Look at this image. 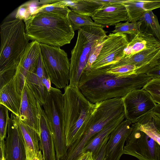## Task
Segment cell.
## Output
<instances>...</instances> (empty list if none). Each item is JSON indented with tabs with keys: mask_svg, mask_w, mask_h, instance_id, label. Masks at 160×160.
Masks as SVG:
<instances>
[{
	"mask_svg": "<svg viewBox=\"0 0 160 160\" xmlns=\"http://www.w3.org/2000/svg\"><path fill=\"white\" fill-rule=\"evenodd\" d=\"M160 48L146 49L124 57L116 63L105 68L106 69L125 65H133L136 68V74H146L149 70L158 65L153 61V59Z\"/></svg>",
	"mask_w": 160,
	"mask_h": 160,
	"instance_id": "obj_16",
	"label": "cell"
},
{
	"mask_svg": "<svg viewBox=\"0 0 160 160\" xmlns=\"http://www.w3.org/2000/svg\"><path fill=\"white\" fill-rule=\"evenodd\" d=\"M103 28L94 26L82 27L78 30L76 44L71 52L69 85L78 87L81 75L94 47L108 36Z\"/></svg>",
	"mask_w": 160,
	"mask_h": 160,
	"instance_id": "obj_5",
	"label": "cell"
},
{
	"mask_svg": "<svg viewBox=\"0 0 160 160\" xmlns=\"http://www.w3.org/2000/svg\"><path fill=\"white\" fill-rule=\"evenodd\" d=\"M158 67H160V61H159V65Z\"/></svg>",
	"mask_w": 160,
	"mask_h": 160,
	"instance_id": "obj_43",
	"label": "cell"
},
{
	"mask_svg": "<svg viewBox=\"0 0 160 160\" xmlns=\"http://www.w3.org/2000/svg\"><path fill=\"white\" fill-rule=\"evenodd\" d=\"M63 2L72 11L91 17L103 6L112 3L111 0H63Z\"/></svg>",
	"mask_w": 160,
	"mask_h": 160,
	"instance_id": "obj_23",
	"label": "cell"
},
{
	"mask_svg": "<svg viewBox=\"0 0 160 160\" xmlns=\"http://www.w3.org/2000/svg\"><path fill=\"white\" fill-rule=\"evenodd\" d=\"M40 52L39 43L36 41L29 42L21 57L17 70L24 80L29 73L36 69Z\"/></svg>",
	"mask_w": 160,
	"mask_h": 160,
	"instance_id": "obj_19",
	"label": "cell"
},
{
	"mask_svg": "<svg viewBox=\"0 0 160 160\" xmlns=\"http://www.w3.org/2000/svg\"><path fill=\"white\" fill-rule=\"evenodd\" d=\"M160 48V42L153 35L140 31L133 36L124 51V57L145 50Z\"/></svg>",
	"mask_w": 160,
	"mask_h": 160,
	"instance_id": "obj_21",
	"label": "cell"
},
{
	"mask_svg": "<svg viewBox=\"0 0 160 160\" xmlns=\"http://www.w3.org/2000/svg\"><path fill=\"white\" fill-rule=\"evenodd\" d=\"M132 123L125 119L110 135L104 160H120L124 154V144L132 130Z\"/></svg>",
	"mask_w": 160,
	"mask_h": 160,
	"instance_id": "obj_14",
	"label": "cell"
},
{
	"mask_svg": "<svg viewBox=\"0 0 160 160\" xmlns=\"http://www.w3.org/2000/svg\"><path fill=\"white\" fill-rule=\"evenodd\" d=\"M68 18L74 31L78 30L82 27L88 26H97L104 28L102 25L95 23L90 17L78 14L72 10L69 12Z\"/></svg>",
	"mask_w": 160,
	"mask_h": 160,
	"instance_id": "obj_28",
	"label": "cell"
},
{
	"mask_svg": "<svg viewBox=\"0 0 160 160\" xmlns=\"http://www.w3.org/2000/svg\"><path fill=\"white\" fill-rule=\"evenodd\" d=\"M129 22L138 21L146 12L160 8V0H123Z\"/></svg>",
	"mask_w": 160,
	"mask_h": 160,
	"instance_id": "obj_20",
	"label": "cell"
},
{
	"mask_svg": "<svg viewBox=\"0 0 160 160\" xmlns=\"http://www.w3.org/2000/svg\"><path fill=\"white\" fill-rule=\"evenodd\" d=\"M132 125V130L124 147V154L134 156L139 160H157L159 144L140 129L136 122Z\"/></svg>",
	"mask_w": 160,
	"mask_h": 160,
	"instance_id": "obj_8",
	"label": "cell"
},
{
	"mask_svg": "<svg viewBox=\"0 0 160 160\" xmlns=\"http://www.w3.org/2000/svg\"><path fill=\"white\" fill-rule=\"evenodd\" d=\"M104 40L98 43L94 47L91 52L84 70H89L91 69L92 64L95 61L98 56Z\"/></svg>",
	"mask_w": 160,
	"mask_h": 160,
	"instance_id": "obj_34",
	"label": "cell"
},
{
	"mask_svg": "<svg viewBox=\"0 0 160 160\" xmlns=\"http://www.w3.org/2000/svg\"><path fill=\"white\" fill-rule=\"evenodd\" d=\"M77 160H94L92 153L89 151L83 152Z\"/></svg>",
	"mask_w": 160,
	"mask_h": 160,
	"instance_id": "obj_38",
	"label": "cell"
},
{
	"mask_svg": "<svg viewBox=\"0 0 160 160\" xmlns=\"http://www.w3.org/2000/svg\"><path fill=\"white\" fill-rule=\"evenodd\" d=\"M152 78L147 74L120 77L108 73L104 68L84 70L78 88L91 103L122 98L130 92L142 88Z\"/></svg>",
	"mask_w": 160,
	"mask_h": 160,
	"instance_id": "obj_1",
	"label": "cell"
},
{
	"mask_svg": "<svg viewBox=\"0 0 160 160\" xmlns=\"http://www.w3.org/2000/svg\"><path fill=\"white\" fill-rule=\"evenodd\" d=\"M19 118L23 123L35 130L39 136V121L36 100L25 82Z\"/></svg>",
	"mask_w": 160,
	"mask_h": 160,
	"instance_id": "obj_15",
	"label": "cell"
},
{
	"mask_svg": "<svg viewBox=\"0 0 160 160\" xmlns=\"http://www.w3.org/2000/svg\"><path fill=\"white\" fill-rule=\"evenodd\" d=\"M43 63L51 82L58 89L69 83L70 62L67 53L60 47L40 43Z\"/></svg>",
	"mask_w": 160,
	"mask_h": 160,
	"instance_id": "obj_7",
	"label": "cell"
},
{
	"mask_svg": "<svg viewBox=\"0 0 160 160\" xmlns=\"http://www.w3.org/2000/svg\"><path fill=\"white\" fill-rule=\"evenodd\" d=\"M91 18L95 23L104 27L128 19L127 10L122 3L103 5Z\"/></svg>",
	"mask_w": 160,
	"mask_h": 160,
	"instance_id": "obj_17",
	"label": "cell"
},
{
	"mask_svg": "<svg viewBox=\"0 0 160 160\" xmlns=\"http://www.w3.org/2000/svg\"><path fill=\"white\" fill-rule=\"evenodd\" d=\"M24 82V78L17 71L12 78L0 89V104L18 117Z\"/></svg>",
	"mask_w": 160,
	"mask_h": 160,
	"instance_id": "obj_13",
	"label": "cell"
},
{
	"mask_svg": "<svg viewBox=\"0 0 160 160\" xmlns=\"http://www.w3.org/2000/svg\"><path fill=\"white\" fill-rule=\"evenodd\" d=\"M64 90L63 97L65 133L67 145L69 147L83 133L96 105L89 101L78 87L68 85Z\"/></svg>",
	"mask_w": 160,
	"mask_h": 160,
	"instance_id": "obj_4",
	"label": "cell"
},
{
	"mask_svg": "<svg viewBox=\"0 0 160 160\" xmlns=\"http://www.w3.org/2000/svg\"><path fill=\"white\" fill-rule=\"evenodd\" d=\"M110 138V135L107 136L104 139L102 145L99 152L94 160H104L106 154V149L107 143Z\"/></svg>",
	"mask_w": 160,
	"mask_h": 160,
	"instance_id": "obj_36",
	"label": "cell"
},
{
	"mask_svg": "<svg viewBox=\"0 0 160 160\" xmlns=\"http://www.w3.org/2000/svg\"><path fill=\"white\" fill-rule=\"evenodd\" d=\"M138 21L141 23L140 31L152 35L160 42V25L152 11L146 12Z\"/></svg>",
	"mask_w": 160,
	"mask_h": 160,
	"instance_id": "obj_26",
	"label": "cell"
},
{
	"mask_svg": "<svg viewBox=\"0 0 160 160\" xmlns=\"http://www.w3.org/2000/svg\"><path fill=\"white\" fill-rule=\"evenodd\" d=\"M142 88L150 94L156 103L160 105V78H152Z\"/></svg>",
	"mask_w": 160,
	"mask_h": 160,
	"instance_id": "obj_31",
	"label": "cell"
},
{
	"mask_svg": "<svg viewBox=\"0 0 160 160\" xmlns=\"http://www.w3.org/2000/svg\"><path fill=\"white\" fill-rule=\"evenodd\" d=\"M125 119L124 114L106 125L92 138L83 148V153L87 151L91 152L94 160L99 152L105 138L110 135L118 125Z\"/></svg>",
	"mask_w": 160,
	"mask_h": 160,
	"instance_id": "obj_22",
	"label": "cell"
},
{
	"mask_svg": "<svg viewBox=\"0 0 160 160\" xmlns=\"http://www.w3.org/2000/svg\"><path fill=\"white\" fill-rule=\"evenodd\" d=\"M23 20L15 18L0 26V88L15 75L22 56L29 44Z\"/></svg>",
	"mask_w": 160,
	"mask_h": 160,
	"instance_id": "obj_2",
	"label": "cell"
},
{
	"mask_svg": "<svg viewBox=\"0 0 160 160\" xmlns=\"http://www.w3.org/2000/svg\"><path fill=\"white\" fill-rule=\"evenodd\" d=\"M36 102L39 121L40 150L42 151L44 160H56L54 142L50 127L43 109L39 102Z\"/></svg>",
	"mask_w": 160,
	"mask_h": 160,
	"instance_id": "obj_18",
	"label": "cell"
},
{
	"mask_svg": "<svg viewBox=\"0 0 160 160\" xmlns=\"http://www.w3.org/2000/svg\"><path fill=\"white\" fill-rule=\"evenodd\" d=\"M63 95L59 89L52 87L43 106L53 137L57 159L65 155L68 148L65 133Z\"/></svg>",
	"mask_w": 160,
	"mask_h": 160,
	"instance_id": "obj_6",
	"label": "cell"
},
{
	"mask_svg": "<svg viewBox=\"0 0 160 160\" xmlns=\"http://www.w3.org/2000/svg\"><path fill=\"white\" fill-rule=\"evenodd\" d=\"M157 160H160V146L159 145L158 148Z\"/></svg>",
	"mask_w": 160,
	"mask_h": 160,
	"instance_id": "obj_41",
	"label": "cell"
},
{
	"mask_svg": "<svg viewBox=\"0 0 160 160\" xmlns=\"http://www.w3.org/2000/svg\"><path fill=\"white\" fill-rule=\"evenodd\" d=\"M153 61L159 65L160 60V49L153 59Z\"/></svg>",
	"mask_w": 160,
	"mask_h": 160,
	"instance_id": "obj_39",
	"label": "cell"
},
{
	"mask_svg": "<svg viewBox=\"0 0 160 160\" xmlns=\"http://www.w3.org/2000/svg\"><path fill=\"white\" fill-rule=\"evenodd\" d=\"M122 98L125 118L132 123L153 111L157 104L150 94L142 88L130 92Z\"/></svg>",
	"mask_w": 160,
	"mask_h": 160,
	"instance_id": "obj_9",
	"label": "cell"
},
{
	"mask_svg": "<svg viewBox=\"0 0 160 160\" xmlns=\"http://www.w3.org/2000/svg\"><path fill=\"white\" fill-rule=\"evenodd\" d=\"M139 128L152 138L160 146V118L152 111L136 122Z\"/></svg>",
	"mask_w": 160,
	"mask_h": 160,
	"instance_id": "obj_24",
	"label": "cell"
},
{
	"mask_svg": "<svg viewBox=\"0 0 160 160\" xmlns=\"http://www.w3.org/2000/svg\"><path fill=\"white\" fill-rule=\"evenodd\" d=\"M26 160H44L41 150L37 152L26 151Z\"/></svg>",
	"mask_w": 160,
	"mask_h": 160,
	"instance_id": "obj_35",
	"label": "cell"
},
{
	"mask_svg": "<svg viewBox=\"0 0 160 160\" xmlns=\"http://www.w3.org/2000/svg\"><path fill=\"white\" fill-rule=\"evenodd\" d=\"M141 23L138 21L136 22H130L127 21L125 23L119 22L115 25V29L112 33L129 34L133 36L140 32Z\"/></svg>",
	"mask_w": 160,
	"mask_h": 160,
	"instance_id": "obj_29",
	"label": "cell"
},
{
	"mask_svg": "<svg viewBox=\"0 0 160 160\" xmlns=\"http://www.w3.org/2000/svg\"><path fill=\"white\" fill-rule=\"evenodd\" d=\"M0 160H6L5 153H0Z\"/></svg>",
	"mask_w": 160,
	"mask_h": 160,
	"instance_id": "obj_42",
	"label": "cell"
},
{
	"mask_svg": "<svg viewBox=\"0 0 160 160\" xmlns=\"http://www.w3.org/2000/svg\"><path fill=\"white\" fill-rule=\"evenodd\" d=\"M153 111L156 115L160 118V105L157 104Z\"/></svg>",
	"mask_w": 160,
	"mask_h": 160,
	"instance_id": "obj_40",
	"label": "cell"
},
{
	"mask_svg": "<svg viewBox=\"0 0 160 160\" xmlns=\"http://www.w3.org/2000/svg\"><path fill=\"white\" fill-rule=\"evenodd\" d=\"M9 110L5 106L0 104V146L5 145V140L10 118Z\"/></svg>",
	"mask_w": 160,
	"mask_h": 160,
	"instance_id": "obj_30",
	"label": "cell"
},
{
	"mask_svg": "<svg viewBox=\"0 0 160 160\" xmlns=\"http://www.w3.org/2000/svg\"><path fill=\"white\" fill-rule=\"evenodd\" d=\"M23 21L29 40L40 43L60 47L70 43L74 35L68 16L40 13Z\"/></svg>",
	"mask_w": 160,
	"mask_h": 160,
	"instance_id": "obj_3",
	"label": "cell"
},
{
	"mask_svg": "<svg viewBox=\"0 0 160 160\" xmlns=\"http://www.w3.org/2000/svg\"><path fill=\"white\" fill-rule=\"evenodd\" d=\"M5 139L6 160H26L24 143L17 121V116L11 113Z\"/></svg>",
	"mask_w": 160,
	"mask_h": 160,
	"instance_id": "obj_12",
	"label": "cell"
},
{
	"mask_svg": "<svg viewBox=\"0 0 160 160\" xmlns=\"http://www.w3.org/2000/svg\"><path fill=\"white\" fill-rule=\"evenodd\" d=\"M25 82L36 100L43 106L46 102L52 87L51 81L44 65L41 52L36 69L28 75Z\"/></svg>",
	"mask_w": 160,
	"mask_h": 160,
	"instance_id": "obj_11",
	"label": "cell"
},
{
	"mask_svg": "<svg viewBox=\"0 0 160 160\" xmlns=\"http://www.w3.org/2000/svg\"><path fill=\"white\" fill-rule=\"evenodd\" d=\"M146 74L152 78H160V67L157 66L149 70Z\"/></svg>",
	"mask_w": 160,
	"mask_h": 160,
	"instance_id": "obj_37",
	"label": "cell"
},
{
	"mask_svg": "<svg viewBox=\"0 0 160 160\" xmlns=\"http://www.w3.org/2000/svg\"><path fill=\"white\" fill-rule=\"evenodd\" d=\"M17 121L24 141L26 151L37 152L39 150V136L34 129L23 123L17 116Z\"/></svg>",
	"mask_w": 160,
	"mask_h": 160,
	"instance_id": "obj_25",
	"label": "cell"
},
{
	"mask_svg": "<svg viewBox=\"0 0 160 160\" xmlns=\"http://www.w3.org/2000/svg\"><path fill=\"white\" fill-rule=\"evenodd\" d=\"M105 69L108 73L120 77L126 76L136 74L137 68L133 65H125L112 68Z\"/></svg>",
	"mask_w": 160,
	"mask_h": 160,
	"instance_id": "obj_32",
	"label": "cell"
},
{
	"mask_svg": "<svg viewBox=\"0 0 160 160\" xmlns=\"http://www.w3.org/2000/svg\"><path fill=\"white\" fill-rule=\"evenodd\" d=\"M32 16L31 11L27 2L20 6L18 9L15 18L23 21Z\"/></svg>",
	"mask_w": 160,
	"mask_h": 160,
	"instance_id": "obj_33",
	"label": "cell"
},
{
	"mask_svg": "<svg viewBox=\"0 0 160 160\" xmlns=\"http://www.w3.org/2000/svg\"><path fill=\"white\" fill-rule=\"evenodd\" d=\"M71 10L63 0H57L54 2L39 6L34 15L40 13H48L68 16Z\"/></svg>",
	"mask_w": 160,
	"mask_h": 160,
	"instance_id": "obj_27",
	"label": "cell"
},
{
	"mask_svg": "<svg viewBox=\"0 0 160 160\" xmlns=\"http://www.w3.org/2000/svg\"><path fill=\"white\" fill-rule=\"evenodd\" d=\"M128 42L126 34L110 33L90 69L104 68L119 61L124 57V51Z\"/></svg>",
	"mask_w": 160,
	"mask_h": 160,
	"instance_id": "obj_10",
	"label": "cell"
}]
</instances>
